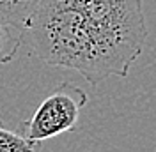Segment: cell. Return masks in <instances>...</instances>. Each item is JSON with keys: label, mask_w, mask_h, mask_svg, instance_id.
<instances>
[{"label": "cell", "mask_w": 156, "mask_h": 152, "mask_svg": "<svg viewBox=\"0 0 156 152\" xmlns=\"http://www.w3.org/2000/svg\"><path fill=\"white\" fill-rule=\"evenodd\" d=\"M25 34L41 62L98 85L129 74L147 27L142 0H39Z\"/></svg>", "instance_id": "6da1fadb"}, {"label": "cell", "mask_w": 156, "mask_h": 152, "mask_svg": "<svg viewBox=\"0 0 156 152\" xmlns=\"http://www.w3.org/2000/svg\"><path fill=\"white\" fill-rule=\"evenodd\" d=\"M89 101L87 92L71 81L58 83L36 108L29 120L20 124V133L34 143L75 131L80 113Z\"/></svg>", "instance_id": "7a4b0ae2"}, {"label": "cell", "mask_w": 156, "mask_h": 152, "mask_svg": "<svg viewBox=\"0 0 156 152\" xmlns=\"http://www.w3.org/2000/svg\"><path fill=\"white\" fill-rule=\"evenodd\" d=\"M39 0H0V19L25 32Z\"/></svg>", "instance_id": "3957f363"}, {"label": "cell", "mask_w": 156, "mask_h": 152, "mask_svg": "<svg viewBox=\"0 0 156 152\" xmlns=\"http://www.w3.org/2000/svg\"><path fill=\"white\" fill-rule=\"evenodd\" d=\"M23 43V32L0 19V64H7L16 57Z\"/></svg>", "instance_id": "277c9868"}, {"label": "cell", "mask_w": 156, "mask_h": 152, "mask_svg": "<svg viewBox=\"0 0 156 152\" xmlns=\"http://www.w3.org/2000/svg\"><path fill=\"white\" fill-rule=\"evenodd\" d=\"M41 143L30 142L20 131L5 127L0 119V152H39Z\"/></svg>", "instance_id": "5b68a950"}]
</instances>
